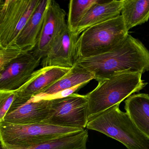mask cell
I'll return each instance as SVG.
<instances>
[{"instance_id": "obj_1", "label": "cell", "mask_w": 149, "mask_h": 149, "mask_svg": "<svg viewBox=\"0 0 149 149\" xmlns=\"http://www.w3.org/2000/svg\"><path fill=\"white\" fill-rule=\"evenodd\" d=\"M75 63L93 73L99 83L117 74H143L149 71V51L140 40L129 34L109 51L77 59Z\"/></svg>"}, {"instance_id": "obj_2", "label": "cell", "mask_w": 149, "mask_h": 149, "mask_svg": "<svg viewBox=\"0 0 149 149\" xmlns=\"http://www.w3.org/2000/svg\"><path fill=\"white\" fill-rule=\"evenodd\" d=\"M141 73L117 74L98 83L86 94L88 100V120L122 101L147 85Z\"/></svg>"}, {"instance_id": "obj_3", "label": "cell", "mask_w": 149, "mask_h": 149, "mask_svg": "<svg viewBox=\"0 0 149 149\" xmlns=\"http://www.w3.org/2000/svg\"><path fill=\"white\" fill-rule=\"evenodd\" d=\"M117 104L90 118L86 128L104 134L127 149H149V140L136 127L127 113Z\"/></svg>"}, {"instance_id": "obj_4", "label": "cell", "mask_w": 149, "mask_h": 149, "mask_svg": "<svg viewBox=\"0 0 149 149\" xmlns=\"http://www.w3.org/2000/svg\"><path fill=\"white\" fill-rule=\"evenodd\" d=\"M128 31L121 15L88 28L77 40V59L109 51L126 38Z\"/></svg>"}, {"instance_id": "obj_5", "label": "cell", "mask_w": 149, "mask_h": 149, "mask_svg": "<svg viewBox=\"0 0 149 149\" xmlns=\"http://www.w3.org/2000/svg\"><path fill=\"white\" fill-rule=\"evenodd\" d=\"M81 130L42 123L19 125L2 121L0 122V144L6 149L27 148Z\"/></svg>"}, {"instance_id": "obj_6", "label": "cell", "mask_w": 149, "mask_h": 149, "mask_svg": "<svg viewBox=\"0 0 149 149\" xmlns=\"http://www.w3.org/2000/svg\"><path fill=\"white\" fill-rule=\"evenodd\" d=\"M39 0H5L0 11V49L15 46Z\"/></svg>"}, {"instance_id": "obj_7", "label": "cell", "mask_w": 149, "mask_h": 149, "mask_svg": "<svg viewBox=\"0 0 149 149\" xmlns=\"http://www.w3.org/2000/svg\"><path fill=\"white\" fill-rule=\"evenodd\" d=\"M50 99V114L42 124L85 129L88 120L86 95L73 93Z\"/></svg>"}, {"instance_id": "obj_8", "label": "cell", "mask_w": 149, "mask_h": 149, "mask_svg": "<svg viewBox=\"0 0 149 149\" xmlns=\"http://www.w3.org/2000/svg\"><path fill=\"white\" fill-rule=\"evenodd\" d=\"M66 13L54 0H49L44 19L36 45L31 52L42 60L58 37L67 27Z\"/></svg>"}, {"instance_id": "obj_9", "label": "cell", "mask_w": 149, "mask_h": 149, "mask_svg": "<svg viewBox=\"0 0 149 149\" xmlns=\"http://www.w3.org/2000/svg\"><path fill=\"white\" fill-rule=\"evenodd\" d=\"M50 114V99L33 97L26 101L15 99L3 121L19 125L42 123Z\"/></svg>"}, {"instance_id": "obj_10", "label": "cell", "mask_w": 149, "mask_h": 149, "mask_svg": "<svg viewBox=\"0 0 149 149\" xmlns=\"http://www.w3.org/2000/svg\"><path fill=\"white\" fill-rule=\"evenodd\" d=\"M41 60L31 52H24L10 62L0 73V90L15 91L31 77Z\"/></svg>"}, {"instance_id": "obj_11", "label": "cell", "mask_w": 149, "mask_h": 149, "mask_svg": "<svg viewBox=\"0 0 149 149\" xmlns=\"http://www.w3.org/2000/svg\"><path fill=\"white\" fill-rule=\"evenodd\" d=\"M79 37L66 27L41 60L42 68L58 67L71 69L72 67L77 59L76 43Z\"/></svg>"}, {"instance_id": "obj_12", "label": "cell", "mask_w": 149, "mask_h": 149, "mask_svg": "<svg viewBox=\"0 0 149 149\" xmlns=\"http://www.w3.org/2000/svg\"><path fill=\"white\" fill-rule=\"evenodd\" d=\"M70 70L49 67L36 70L28 81L17 90L15 99L26 101L40 94L64 76Z\"/></svg>"}, {"instance_id": "obj_13", "label": "cell", "mask_w": 149, "mask_h": 149, "mask_svg": "<svg viewBox=\"0 0 149 149\" xmlns=\"http://www.w3.org/2000/svg\"><path fill=\"white\" fill-rule=\"evenodd\" d=\"M93 79H95V77L93 73L75 63L64 76L41 94L34 97L38 99H49L63 91L78 86L85 85Z\"/></svg>"}, {"instance_id": "obj_14", "label": "cell", "mask_w": 149, "mask_h": 149, "mask_svg": "<svg viewBox=\"0 0 149 149\" xmlns=\"http://www.w3.org/2000/svg\"><path fill=\"white\" fill-rule=\"evenodd\" d=\"M49 0H39L38 4L21 31L15 45L25 52L35 48L40 34Z\"/></svg>"}, {"instance_id": "obj_15", "label": "cell", "mask_w": 149, "mask_h": 149, "mask_svg": "<svg viewBox=\"0 0 149 149\" xmlns=\"http://www.w3.org/2000/svg\"><path fill=\"white\" fill-rule=\"evenodd\" d=\"M123 0H103L92 7L84 16L77 28L78 36L88 28L120 15Z\"/></svg>"}, {"instance_id": "obj_16", "label": "cell", "mask_w": 149, "mask_h": 149, "mask_svg": "<svg viewBox=\"0 0 149 149\" xmlns=\"http://www.w3.org/2000/svg\"><path fill=\"white\" fill-rule=\"evenodd\" d=\"M125 109L138 130L149 140V95H130L125 101Z\"/></svg>"}, {"instance_id": "obj_17", "label": "cell", "mask_w": 149, "mask_h": 149, "mask_svg": "<svg viewBox=\"0 0 149 149\" xmlns=\"http://www.w3.org/2000/svg\"><path fill=\"white\" fill-rule=\"evenodd\" d=\"M121 15L128 31L147 22L149 18V0H123Z\"/></svg>"}, {"instance_id": "obj_18", "label": "cell", "mask_w": 149, "mask_h": 149, "mask_svg": "<svg viewBox=\"0 0 149 149\" xmlns=\"http://www.w3.org/2000/svg\"><path fill=\"white\" fill-rule=\"evenodd\" d=\"M103 0H71L69 4L67 27L75 33L81 20L92 7Z\"/></svg>"}, {"instance_id": "obj_19", "label": "cell", "mask_w": 149, "mask_h": 149, "mask_svg": "<svg viewBox=\"0 0 149 149\" xmlns=\"http://www.w3.org/2000/svg\"><path fill=\"white\" fill-rule=\"evenodd\" d=\"M16 45L0 50V73L20 54L24 52Z\"/></svg>"}, {"instance_id": "obj_20", "label": "cell", "mask_w": 149, "mask_h": 149, "mask_svg": "<svg viewBox=\"0 0 149 149\" xmlns=\"http://www.w3.org/2000/svg\"><path fill=\"white\" fill-rule=\"evenodd\" d=\"M17 90H0V122L3 121L13 101L16 97Z\"/></svg>"}, {"instance_id": "obj_21", "label": "cell", "mask_w": 149, "mask_h": 149, "mask_svg": "<svg viewBox=\"0 0 149 149\" xmlns=\"http://www.w3.org/2000/svg\"><path fill=\"white\" fill-rule=\"evenodd\" d=\"M3 2H4V1L0 0V11H1V9L3 5Z\"/></svg>"}, {"instance_id": "obj_22", "label": "cell", "mask_w": 149, "mask_h": 149, "mask_svg": "<svg viewBox=\"0 0 149 149\" xmlns=\"http://www.w3.org/2000/svg\"><path fill=\"white\" fill-rule=\"evenodd\" d=\"M0 50H1V49H0Z\"/></svg>"}]
</instances>
